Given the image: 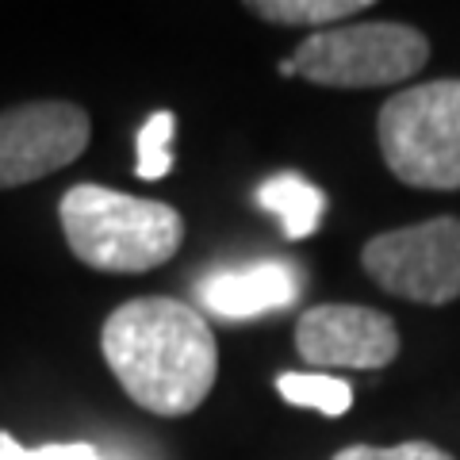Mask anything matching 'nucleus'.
<instances>
[{"label":"nucleus","mask_w":460,"mask_h":460,"mask_svg":"<svg viewBox=\"0 0 460 460\" xmlns=\"http://www.w3.org/2000/svg\"><path fill=\"white\" fill-rule=\"evenodd\" d=\"M334 460H456V456H449L429 441H402V445H387V449H380V445H349V449L334 453Z\"/></svg>","instance_id":"nucleus-14"},{"label":"nucleus","mask_w":460,"mask_h":460,"mask_svg":"<svg viewBox=\"0 0 460 460\" xmlns=\"http://www.w3.org/2000/svg\"><path fill=\"white\" fill-rule=\"evenodd\" d=\"M277 392L292 402V407L319 411L326 419H341L353 407V387L338 376H323V372H280Z\"/></svg>","instance_id":"nucleus-11"},{"label":"nucleus","mask_w":460,"mask_h":460,"mask_svg":"<svg viewBox=\"0 0 460 460\" xmlns=\"http://www.w3.org/2000/svg\"><path fill=\"white\" fill-rule=\"evenodd\" d=\"M361 265L387 296L441 307L460 299V219L441 215L365 242Z\"/></svg>","instance_id":"nucleus-5"},{"label":"nucleus","mask_w":460,"mask_h":460,"mask_svg":"<svg viewBox=\"0 0 460 460\" xmlns=\"http://www.w3.org/2000/svg\"><path fill=\"white\" fill-rule=\"evenodd\" d=\"M387 169L411 189H460V81H429L395 93L376 119Z\"/></svg>","instance_id":"nucleus-3"},{"label":"nucleus","mask_w":460,"mask_h":460,"mask_svg":"<svg viewBox=\"0 0 460 460\" xmlns=\"http://www.w3.org/2000/svg\"><path fill=\"white\" fill-rule=\"evenodd\" d=\"M296 349L314 368H384L399 353V330L376 307L319 304L299 314Z\"/></svg>","instance_id":"nucleus-7"},{"label":"nucleus","mask_w":460,"mask_h":460,"mask_svg":"<svg viewBox=\"0 0 460 460\" xmlns=\"http://www.w3.org/2000/svg\"><path fill=\"white\" fill-rule=\"evenodd\" d=\"M246 8L277 27H334L341 16H357L372 4L368 0H250Z\"/></svg>","instance_id":"nucleus-10"},{"label":"nucleus","mask_w":460,"mask_h":460,"mask_svg":"<svg viewBox=\"0 0 460 460\" xmlns=\"http://www.w3.org/2000/svg\"><path fill=\"white\" fill-rule=\"evenodd\" d=\"M58 215L74 257L100 272H150L184 242L181 211L104 184H74L58 204Z\"/></svg>","instance_id":"nucleus-2"},{"label":"nucleus","mask_w":460,"mask_h":460,"mask_svg":"<svg viewBox=\"0 0 460 460\" xmlns=\"http://www.w3.org/2000/svg\"><path fill=\"white\" fill-rule=\"evenodd\" d=\"M296 74L323 89H384L429 62V42L411 23H345L314 31L292 54Z\"/></svg>","instance_id":"nucleus-4"},{"label":"nucleus","mask_w":460,"mask_h":460,"mask_svg":"<svg viewBox=\"0 0 460 460\" xmlns=\"http://www.w3.org/2000/svg\"><path fill=\"white\" fill-rule=\"evenodd\" d=\"M0 460H104V453L89 441H62V445H39V449H27L12 434L0 429Z\"/></svg>","instance_id":"nucleus-13"},{"label":"nucleus","mask_w":460,"mask_h":460,"mask_svg":"<svg viewBox=\"0 0 460 460\" xmlns=\"http://www.w3.org/2000/svg\"><path fill=\"white\" fill-rule=\"evenodd\" d=\"M304 288V272L299 265L284 261V257H261L253 265H230V269H215L199 280L196 296L199 307L215 319L226 323H246L257 314L269 311H284L299 299Z\"/></svg>","instance_id":"nucleus-8"},{"label":"nucleus","mask_w":460,"mask_h":460,"mask_svg":"<svg viewBox=\"0 0 460 460\" xmlns=\"http://www.w3.org/2000/svg\"><path fill=\"white\" fill-rule=\"evenodd\" d=\"M257 204L272 211L284 226V238H311L326 215V196L299 172H277L257 189Z\"/></svg>","instance_id":"nucleus-9"},{"label":"nucleus","mask_w":460,"mask_h":460,"mask_svg":"<svg viewBox=\"0 0 460 460\" xmlns=\"http://www.w3.org/2000/svg\"><path fill=\"white\" fill-rule=\"evenodd\" d=\"M172 131H177V119L172 111H154L138 131V177L142 181H162L172 169Z\"/></svg>","instance_id":"nucleus-12"},{"label":"nucleus","mask_w":460,"mask_h":460,"mask_svg":"<svg viewBox=\"0 0 460 460\" xmlns=\"http://www.w3.org/2000/svg\"><path fill=\"white\" fill-rule=\"evenodd\" d=\"M89 135V115L69 100H35L0 111V189H20L66 169L84 154Z\"/></svg>","instance_id":"nucleus-6"},{"label":"nucleus","mask_w":460,"mask_h":460,"mask_svg":"<svg viewBox=\"0 0 460 460\" xmlns=\"http://www.w3.org/2000/svg\"><path fill=\"white\" fill-rule=\"evenodd\" d=\"M104 361L142 411L181 419L211 395L219 376V345L196 307L169 296L127 299L100 334Z\"/></svg>","instance_id":"nucleus-1"},{"label":"nucleus","mask_w":460,"mask_h":460,"mask_svg":"<svg viewBox=\"0 0 460 460\" xmlns=\"http://www.w3.org/2000/svg\"><path fill=\"white\" fill-rule=\"evenodd\" d=\"M280 74H284V77L296 74V62H292V58H284V62H280Z\"/></svg>","instance_id":"nucleus-15"}]
</instances>
